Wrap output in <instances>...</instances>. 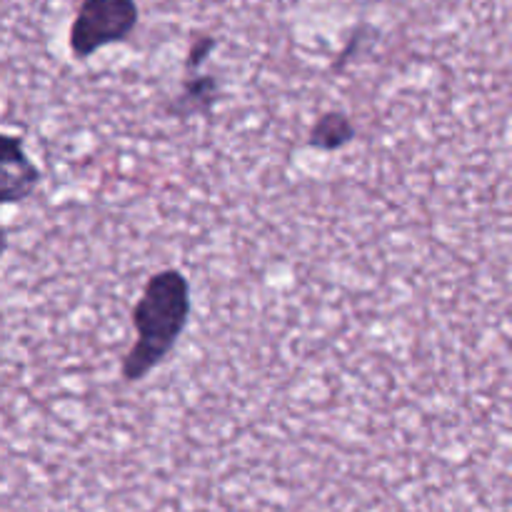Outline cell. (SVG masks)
I'll return each mask as SVG.
<instances>
[{
    "instance_id": "6da1fadb",
    "label": "cell",
    "mask_w": 512,
    "mask_h": 512,
    "mask_svg": "<svg viewBox=\"0 0 512 512\" xmlns=\"http://www.w3.org/2000/svg\"><path fill=\"white\" fill-rule=\"evenodd\" d=\"M190 318V283L180 270H160L145 283L133 308L135 343L123 360V378L138 383L170 355Z\"/></svg>"
},
{
    "instance_id": "7a4b0ae2",
    "label": "cell",
    "mask_w": 512,
    "mask_h": 512,
    "mask_svg": "<svg viewBox=\"0 0 512 512\" xmlns=\"http://www.w3.org/2000/svg\"><path fill=\"white\" fill-rule=\"evenodd\" d=\"M138 25L135 0H83L70 25V50L75 58H90L105 45L120 43Z\"/></svg>"
},
{
    "instance_id": "3957f363",
    "label": "cell",
    "mask_w": 512,
    "mask_h": 512,
    "mask_svg": "<svg viewBox=\"0 0 512 512\" xmlns=\"http://www.w3.org/2000/svg\"><path fill=\"white\" fill-rule=\"evenodd\" d=\"M0 173H3V185H0V198L3 203H20L30 198L40 183V170L33 163L25 145L18 135H3V153H0Z\"/></svg>"
},
{
    "instance_id": "277c9868",
    "label": "cell",
    "mask_w": 512,
    "mask_h": 512,
    "mask_svg": "<svg viewBox=\"0 0 512 512\" xmlns=\"http://www.w3.org/2000/svg\"><path fill=\"white\" fill-rule=\"evenodd\" d=\"M218 80L213 75L205 73H188L183 83V93L178 95L175 105L170 108V113L178 115V118H188V115L205 113V110L213 108V103L218 100Z\"/></svg>"
},
{
    "instance_id": "5b68a950",
    "label": "cell",
    "mask_w": 512,
    "mask_h": 512,
    "mask_svg": "<svg viewBox=\"0 0 512 512\" xmlns=\"http://www.w3.org/2000/svg\"><path fill=\"white\" fill-rule=\"evenodd\" d=\"M355 140V123L345 113H325L315 120L310 128V148L323 150V153H335Z\"/></svg>"
},
{
    "instance_id": "8992f818",
    "label": "cell",
    "mask_w": 512,
    "mask_h": 512,
    "mask_svg": "<svg viewBox=\"0 0 512 512\" xmlns=\"http://www.w3.org/2000/svg\"><path fill=\"white\" fill-rule=\"evenodd\" d=\"M213 50H215V38H210V35H200V38L193 43V48H190L188 60H185V70H188V73H198Z\"/></svg>"
}]
</instances>
